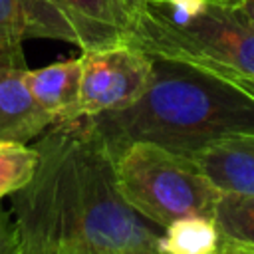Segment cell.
<instances>
[{
    "label": "cell",
    "mask_w": 254,
    "mask_h": 254,
    "mask_svg": "<svg viewBox=\"0 0 254 254\" xmlns=\"http://www.w3.org/2000/svg\"><path fill=\"white\" fill-rule=\"evenodd\" d=\"M34 179L12 194L22 244L52 254H161L163 228L121 194L115 155L91 117L52 123Z\"/></svg>",
    "instance_id": "cell-1"
},
{
    "label": "cell",
    "mask_w": 254,
    "mask_h": 254,
    "mask_svg": "<svg viewBox=\"0 0 254 254\" xmlns=\"http://www.w3.org/2000/svg\"><path fill=\"white\" fill-rule=\"evenodd\" d=\"M91 119L113 153L147 141L192 159L220 139L254 133V97L228 77L153 56L143 95L129 107Z\"/></svg>",
    "instance_id": "cell-2"
},
{
    "label": "cell",
    "mask_w": 254,
    "mask_h": 254,
    "mask_svg": "<svg viewBox=\"0 0 254 254\" xmlns=\"http://www.w3.org/2000/svg\"><path fill=\"white\" fill-rule=\"evenodd\" d=\"M127 44L222 77H254V28L212 0L141 2Z\"/></svg>",
    "instance_id": "cell-3"
},
{
    "label": "cell",
    "mask_w": 254,
    "mask_h": 254,
    "mask_svg": "<svg viewBox=\"0 0 254 254\" xmlns=\"http://www.w3.org/2000/svg\"><path fill=\"white\" fill-rule=\"evenodd\" d=\"M113 155L123 198L149 222L165 228L189 214L214 216L220 192L194 159L147 141L127 143Z\"/></svg>",
    "instance_id": "cell-4"
},
{
    "label": "cell",
    "mask_w": 254,
    "mask_h": 254,
    "mask_svg": "<svg viewBox=\"0 0 254 254\" xmlns=\"http://www.w3.org/2000/svg\"><path fill=\"white\" fill-rule=\"evenodd\" d=\"M24 38L62 40L81 52L129 42L127 0H18Z\"/></svg>",
    "instance_id": "cell-5"
},
{
    "label": "cell",
    "mask_w": 254,
    "mask_h": 254,
    "mask_svg": "<svg viewBox=\"0 0 254 254\" xmlns=\"http://www.w3.org/2000/svg\"><path fill=\"white\" fill-rule=\"evenodd\" d=\"M79 99L73 119L119 111L135 103L149 85L153 56L133 44L81 52Z\"/></svg>",
    "instance_id": "cell-6"
},
{
    "label": "cell",
    "mask_w": 254,
    "mask_h": 254,
    "mask_svg": "<svg viewBox=\"0 0 254 254\" xmlns=\"http://www.w3.org/2000/svg\"><path fill=\"white\" fill-rule=\"evenodd\" d=\"M24 54H14L0 62V113L4 139L30 143L40 137L54 121L36 103L26 85Z\"/></svg>",
    "instance_id": "cell-7"
},
{
    "label": "cell",
    "mask_w": 254,
    "mask_h": 254,
    "mask_svg": "<svg viewBox=\"0 0 254 254\" xmlns=\"http://www.w3.org/2000/svg\"><path fill=\"white\" fill-rule=\"evenodd\" d=\"M192 159L218 192L254 194V133L220 139Z\"/></svg>",
    "instance_id": "cell-8"
},
{
    "label": "cell",
    "mask_w": 254,
    "mask_h": 254,
    "mask_svg": "<svg viewBox=\"0 0 254 254\" xmlns=\"http://www.w3.org/2000/svg\"><path fill=\"white\" fill-rule=\"evenodd\" d=\"M26 85L36 103L54 123L71 121L79 99L81 58L56 62L38 69H26Z\"/></svg>",
    "instance_id": "cell-9"
},
{
    "label": "cell",
    "mask_w": 254,
    "mask_h": 254,
    "mask_svg": "<svg viewBox=\"0 0 254 254\" xmlns=\"http://www.w3.org/2000/svg\"><path fill=\"white\" fill-rule=\"evenodd\" d=\"M222 244L214 216L189 214L163 228L159 250L161 254H218Z\"/></svg>",
    "instance_id": "cell-10"
},
{
    "label": "cell",
    "mask_w": 254,
    "mask_h": 254,
    "mask_svg": "<svg viewBox=\"0 0 254 254\" xmlns=\"http://www.w3.org/2000/svg\"><path fill=\"white\" fill-rule=\"evenodd\" d=\"M214 222L224 242L254 248V194L220 192L214 204Z\"/></svg>",
    "instance_id": "cell-11"
},
{
    "label": "cell",
    "mask_w": 254,
    "mask_h": 254,
    "mask_svg": "<svg viewBox=\"0 0 254 254\" xmlns=\"http://www.w3.org/2000/svg\"><path fill=\"white\" fill-rule=\"evenodd\" d=\"M40 153L34 145L0 139V202L22 190L36 175Z\"/></svg>",
    "instance_id": "cell-12"
},
{
    "label": "cell",
    "mask_w": 254,
    "mask_h": 254,
    "mask_svg": "<svg viewBox=\"0 0 254 254\" xmlns=\"http://www.w3.org/2000/svg\"><path fill=\"white\" fill-rule=\"evenodd\" d=\"M0 254H22V240L16 222L0 206Z\"/></svg>",
    "instance_id": "cell-13"
},
{
    "label": "cell",
    "mask_w": 254,
    "mask_h": 254,
    "mask_svg": "<svg viewBox=\"0 0 254 254\" xmlns=\"http://www.w3.org/2000/svg\"><path fill=\"white\" fill-rule=\"evenodd\" d=\"M0 34L24 38L18 0H0Z\"/></svg>",
    "instance_id": "cell-14"
},
{
    "label": "cell",
    "mask_w": 254,
    "mask_h": 254,
    "mask_svg": "<svg viewBox=\"0 0 254 254\" xmlns=\"http://www.w3.org/2000/svg\"><path fill=\"white\" fill-rule=\"evenodd\" d=\"M228 79H232L234 83H238L244 91H248L254 97V77H228Z\"/></svg>",
    "instance_id": "cell-15"
},
{
    "label": "cell",
    "mask_w": 254,
    "mask_h": 254,
    "mask_svg": "<svg viewBox=\"0 0 254 254\" xmlns=\"http://www.w3.org/2000/svg\"><path fill=\"white\" fill-rule=\"evenodd\" d=\"M20 52H22V46H16V48L8 50L6 54H2V56H0V62H2V60H6V58H10V56H14V54H20ZM0 139H4V125H2V113H0Z\"/></svg>",
    "instance_id": "cell-16"
},
{
    "label": "cell",
    "mask_w": 254,
    "mask_h": 254,
    "mask_svg": "<svg viewBox=\"0 0 254 254\" xmlns=\"http://www.w3.org/2000/svg\"><path fill=\"white\" fill-rule=\"evenodd\" d=\"M22 254H52V252H46V250H42V248H34V246L22 244Z\"/></svg>",
    "instance_id": "cell-17"
},
{
    "label": "cell",
    "mask_w": 254,
    "mask_h": 254,
    "mask_svg": "<svg viewBox=\"0 0 254 254\" xmlns=\"http://www.w3.org/2000/svg\"><path fill=\"white\" fill-rule=\"evenodd\" d=\"M218 254H238V252H236V248H234L232 244H228V242H224Z\"/></svg>",
    "instance_id": "cell-18"
},
{
    "label": "cell",
    "mask_w": 254,
    "mask_h": 254,
    "mask_svg": "<svg viewBox=\"0 0 254 254\" xmlns=\"http://www.w3.org/2000/svg\"><path fill=\"white\" fill-rule=\"evenodd\" d=\"M234 246V244H232ZM238 254H254V248H248V246H234Z\"/></svg>",
    "instance_id": "cell-19"
},
{
    "label": "cell",
    "mask_w": 254,
    "mask_h": 254,
    "mask_svg": "<svg viewBox=\"0 0 254 254\" xmlns=\"http://www.w3.org/2000/svg\"><path fill=\"white\" fill-rule=\"evenodd\" d=\"M127 2H129V6H131V8L135 10V8H137V6L141 4V2H145V0H127Z\"/></svg>",
    "instance_id": "cell-20"
}]
</instances>
